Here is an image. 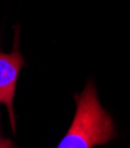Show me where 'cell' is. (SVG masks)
I'll use <instances>...</instances> for the list:
<instances>
[{"label": "cell", "instance_id": "cell-3", "mask_svg": "<svg viewBox=\"0 0 130 148\" xmlns=\"http://www.w3.org/2000/svg\"><path fill=\"white\" fill-rule=\"evenodd\" d=\"M0 148H15V147L8 139L0 136Z\"/></svg>", "mask_w": 130, "mask_h": 148}, {"label": "cell", "instance_id": "cell-1", "mask_svg": "<svg viewBox=\"0 0 130 148\" xmlns=\"http://www.w3.org/2000/svg\"><path fill=\"white\" fill-rule=\"evenodd\" d=\"M74 99L75 115L58 148H94L116 138L113 118L102 107L94 82L89 80L82 93Z\"/></svg>", "mask_w": 130, "mask_h": 148}, {"label": "cell", "instance_id": "cell-2", "mask_svg": "<svg viewBox=\"0 0 130 148\" xmlns=\"http://www.w3.org/2000/svg\"><path fill=\"white\" fill-rule=\"evenodd\" d=\"M15 32V40L12 53L6 54L0 51V105H5L11 118L13 132H15V118L13 110V99L19 73L25 65L24 58L18 48V40Z\"/></svg>", "mask_w": 130, "mask_h": 148}]
</instances>
